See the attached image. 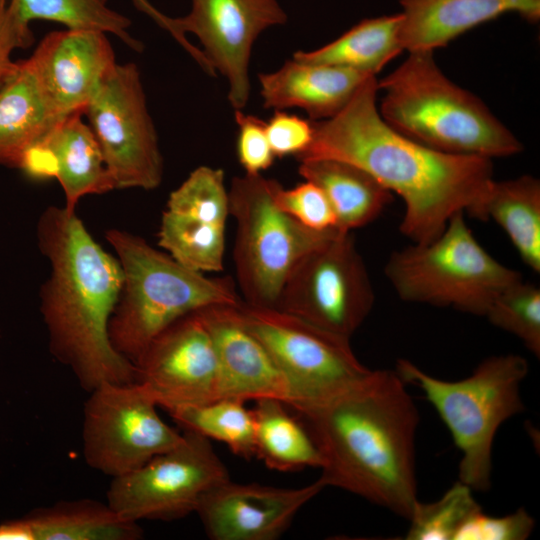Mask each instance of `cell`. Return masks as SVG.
Wrapping results in <instances>:
<instances>
[{
    "label": "cell",
    "instance_id": "d6a6232c",
    "mask_svg": "<svg viewBox=\"0 0 540 540\" xmlns=\"http://www.w3.org/2000/svg\"><path fill=\"white\" fill-rule=\"evenodd\" d=\"M167 211L226 226L229 197L224 171L210 166L194 169L171 192Z\"/></svg>",
    "mask_w": 540,
    "mask_h": 540
},
{
    "label": "cell",
    "instance_id": "7a4b0ae2",
    "mask_svg": "<svg viewBox=\"0 0 540 540\" xmlns=\"http://www.w3.org/2000/svg\"><path fill=\"white\" fill-rule=\"evenodd\" d=\"M298 414L321 454L327 486L410 518L419 501V413L396 370H372L342 394Z\"/></svg>",
    "mask_w": 540,
    "mask_h": 540
},
{
    "label": "cell",
    "instance_id": "ffe728a7",
    "mask_svg": "<svg viewBox=\"0 0 540 540\" xmlns=\"http://www.w3.org/2000/svg\"><path fill=\"white\" fill-rule=\"evenodd\" d=\"M369 76L345 67L292 58L276 71L260 73L258 79L265 109L300 108L311 121H321L339 113Z\"/></svg>",
    "mask_w": 540,
    "mask_h": 540
},
{
    "label": "cell",
    "instance_id": "7c38bea8",
    "mask_svg": "<svg viewBox=\"0 0 540 540\" xmlns=\"http://www.w3.org/2000/svg\"><path fill=\"white\" fill-rule=\"evenodd\" d=\"M115 189L157 188L163 157L138 67L110 70L84 110Z\"/></svg>",
    "mask_w": 540,
    "mask_h": 540
},
{
    "label": "cell",
    "instance_id": "e575fe53",
    "mask_svg": "<svg viewBox=\"0 0 540 540\" xmlns=\"http://www.w3.org/2000/svg\"><path fill=\"white\" fill-rule=\"evenodd\" d=\"M534 526V518L524 508L500 517L485 514L480 508L463 523L454 540H524Z\"/></svg>",
    "mask_w": 540,
    "mask_h": 540
},
{
    "label": "cell",
    "instance_id": "4316f807",
    "mask_svg": "<svg viewBox=\"0 0 540 540\" xmlns=\"http://www.w3.org/2000/svg\"><path fill=\"white\" fill-rule=\"evenodd\" d=\"M286 406L273 398L255 401L254 456L268 468L282 472L321 468L322 457L311 434Z\"/></svg>",
    "mask_w": 540,
    "mask_h": 540
},
{
    "label": "cell",
    "instance_id": "484cf974",
    "mask_svg": "<svg viewBox=\"0 0 540 540\" xmlns=\"http://www.w3.org/2000/svg\"><path fill=\"white\" fill-rule=\"evenodd\" d=\"M402 14L364 19L334 41L312 51H296L292 58L345 67L375 75L403 50Z\"/></svg>",
    "mask_w": 540,
    "mask_h": 540
},
{
    "label": "cell",
    "instance_id": "ac0fdd59",
    "mask_svg": "<svg viewBox=\"0 0 540 540\" xmlns=\"http://www.w3.org/2000/svg\"><path fill=\"white\" fill-rule=\"evenodd\" d=\"M239 304L198 310L218 359L219 398L243 402L273 398L290 406L288 383L266 347L243 323Z\"/></svg>",
    "mask_w": 540,
    "mask_h": 540
},
{
    "label": "cell",
    "instance_id": "603a6c76",
    "mask_svg": "<svg viewBox=\"0 0 540 540\" xmlns=\"http://www.w3.org/2000/svg\"><path fill=\"white\" fill-rule=\"evenodd\" d=\"M299 174L327 196L336 229L351 232L373 222L392 201V192L365 170L335 159L300 161Z\"/></svg>",
    "mask_w": 540,
    "mask_h": 540
},
{
    "label": "cell",
    "instance_id": "7402d4cb",
    "mask_svg": "<svg viewBox=\"0 0 540 540\" xmlns=\"http://www.w3.org/2000/svg\"><path fill=\"white\" fill-rule=\"evenodd\" d=\"M62 117L29 61H16L0 84V164L21 168Z\"/></svg>",
    "mask_w": 540,
    "mask_h": 540
},
{
    "label": "cell",
    "instance_id": "836d02e7",
    "mask_svg": "<svg viewBox=\"0 0 540 540\" xmlns=\"http://www.w3.org/2000/svg\"><path fill=\"white\" fill-rule=\"evenodd\" d=\"M273 200L281 211L309 229H336L337 218L327 196L310 181L305 180L291 189H284L276 181Z\"/></svg>",
    "mask_w": 540,
    "mask_h": 540
},
{
    "label": "cell",
    "instance_id": "8fae6325",
    "mask_svg": "<svg viewBox=\"0 0 540 540\" xmlns=\"http://www.w3.org/2000/svg\"><path fill=\"white\" fill-rule=\"evenodd\" d=\"M138 382H103L84 405L82 447L86 463L112 478L129 473L183 440Z\"/></svg>",
    "mask_w": 540,
    "mask_h": 540
},
{
    "label": "cell",
    "instance_id": "cb8c5ba5",
    "mask_svg": "<svg viewBox=\"0 0 540 540\" xmlns=\"http://www.w3.org/2000/svg\"><path fill=\"white\" fill-rule=\"evenodd\" d=\"M478 219L494 220L507 234L523 263L540 272V181L531 175L493 180Z\"/></svg>",
    "mask_w": 540,
    "mask_h": 540
},
{
    "label": "cell",
    "instance_id": "4fadbf2b",
    "mask_svg": "<svg viewBox=\"0 0 540 540\" xmlns=\"http://www.w3.org/2000/svg\"><path fill=\"white\" fill-rule=\"evenodd\" d=\"M287 19L278 0H191L187 15L172 18L173 38L208 75L225 77L229 103L242 110L250 97L253 45Z\"/></svg>",
    "mask_w": 540,
    "mask_h": 540
},
{
    "label": "cell",
    "instance_id": "9c48e42d",
    "mask_svg": "<svg viewBox=\"0 0 540 540\" xmlns=\"http://www.w3.org/2000/svg\"><path fill=\"white\" fill-rule=\"evenodd\" d=\"M238 309L285 377L297 412L342 394L372 371L358 360L348 337L276 308L241 301Z\"/></svg>",
    "mask_w": 540,
    "mask_h": 540
},
{
    "label": "cell",
    "instance_id": "f35d334b",
    "mask_svg": "<svg viewBox=\"0 0 540 540\" xmlns=\"http://www.w3.org/2000/svg\"><path fill=\"white\" fill-rule=\"evenodd\" d=\"M0 540H35L32 527L26 518L0 525Z\"/></svg>",
    "mask_w": 540,
    "mask_h": 540
},
{
    "label": "cell",
    "instance_id": "d590c367",
    "mask_svg": "<svg viewBox=\"0 0 540 540\" xmlns=\"http://www.w3.org/2000/svg\"><path fill=\"white\" fill-rule=\"evenodd\" d=\"M235 121L238 127V161L246 174H261L273 165L276 158L268 140L266 122L242 110H235Z\"/></svg>",
    "mask_w": 540,
    "mask_h": 540
},
{
    "label": "cell",
    "instance_id": "30bf717a",
    "mask_svg": "<svg viewBox=\"0 0 540 540\" xmlns=\"http://www.w3.org/2000/svg\"><path fill=\"white\" fill-rule=\"evenodd\" d=\"M374 301L354 237L336 230L297 262L275 308L350 338L370 314Z\"/></svg>",
    "mask_w": 540,
    "mask_h": 540
},
{
    "label": "cell",
    "instance_id": "ab89813d",
    "mask_svg": "<svg viewBox=\"0 0 540 540\" xmlns=\"http://www.w3.org/2000/svg\"><path fill=\"white\" fill-rule=\"evenodd\" d=\"M135 7L151 17L160 27L173 34L172 18L158 11L149 0H132Z\"/></svg>",
    "mask_w": 540,
    "mask_h": 540
},
{
    "label": "cell",
    "instance_id": "5bb4252c",
    "mask_svg": "<svg viewBox=\"0 0 540 540\" xmlns=\"http://www.w3.org/2000/svg\"><path fill=\"white\" fill-rule=\"evenodd\" d=\"M208 438L183 431L176 447L142 466L114 477L107 503L121 517L170 521L195 512L205 493L229 480Z\"/></svg>",
    "mask_w": 540,
    "mask_h": 540
},
{
    "label": "cell",
    "instance_id": "d4e9b609",
    "mask_svg": "<svg viewBox=\"0 0 540 540\" xmlns=\"http://www.w3.org/2000/svg\"><path fill=\"white\" fill-rule=\"evenodd\" d=\"M35 540H138L143 531L108 503L93 499L60 501L25 517Z\"/></svg>",
    "mask_w": 540,
    "mask_h": 540
},
{
    "label": "cell",
    "instance_id": "d6986e66",
    "mask_svg": "<svg viewBox=\"0 0 540 540\" xmlns=\"http://www.w3.org/2000/svg\"><path fill=\"white\" fill-rule=\"evenodd\" d=\"M82 112L60 120L26 156L21 169L34 176H54L65 194V208L76 211L80 198L115 189L100 146Z\"/></svg>",
    "mask_w": 540,
    "mask_h": 540
},
{
    "label": "cell",
    "instance_id": "8992f818",
    "mask_svg": "<svg viewBox=\"0 0 540 540\" xmlns=\"http://www.w3.org/2000/svg\"><path fill=\"white\" fill-rule=\"evenodd\" d=\"M395 370L406 384L423 391L449 429L461 452L459 480L472 490H488L495 435L524 410L520 388L528 374L527 360L516 354L488 357L457 381L431 376L406 359H399Z\"/></svg>",
    "mask_w": 540,
    "mask_h": 540
},
{
    "label": "cell",
    "instance_id": "4dcf8cb0",
    "mask_svg": "<svg viewBox=\"0 0 540 540\" xmlns=\"http://www.w3.org/2000/svg\"><path fill=\"white\" fill-rule=\"evenodd\" d=\"M472 489L458 480L440 499L431 503L418 501L408 519L407 540H454L457 531L481 508Z\"/></svg>",
    "mask_w": 540,
    "mask_h": 540
},
{
    "label": "cell",
    "instance_id": "2e32d148",
    "mask_svg": "<svg viewBox=\"0 0 540 540\" xmlns=\"http://www.w3.org/2000/svg\"><path fill=\"white\" fill-rule=\"evenodd\" d=\"M326 487L321 477L298 488L238 484L229 479L205 493L195 512L212 540H274Z\"/></svg>",
    "mask_w": 540,
    "mask_h": 540
},
{
    "label": "cell",
    "instance_id": "83f0119b",
    "mask_svg": "<svg viewBox=\"0 0 540 540\" xmlns=\"http://www.w3.org/2000/svg\"><path fill=\"white\" fill-rule=\"evenodd\" d=\"M9 7L26 27L34 20L53 21L67 29L112 34L137 52L143 49V44L129 33L130 19L111 9L108 0H9Z\"/></svg>",
    "mask_w": 540,
    "mask_h": 540
},
{
    "label": "cell",
    "instance_id": "277c9868",
    "mask_svg": "<svg viewBox=\"0 0 540 540\" xmlns=\"http://www.w3.org/2000/svg\"><path fill=\"white\" fill-rule=\"evenodd\" d=\"M434 51L409 52L378 82L385 94L379 113L401 134L432 149L486 158L522 151L521 142L473 93L449 80Z\"/></svg>",
    "mask_w": 540,
    "mask_h": 540
},
{
    "label": "cell",
    "instance_id": "6da1fadb",
    "mask_svg": "<svg viewBox=\"0 0 540 540\" xmlns=\"http://www.w3.org/2000/svg\"><path fill=\"white\" fill-rule=\"evenodd\" d=\"M376 76H369L335 116L312 121L313 139L299 161L335 159L373 176L405 204L400 231L425 244L457 212L478 216L493 179L490 158L441 152L392 128L376 105Z\"/></svg>",
    "mask_w": 540,
    "mask_h": 540
},
{
    "label": "cell",
    "instance_id": "3957f363",
    "mask_svg": "<svg viewBox=\"0 0 540 540\" xmlns=\"http://www.w3.org/2000/svg\"><path fill=\"white\" fill-rule=\"evenodd\" d=\"M37 235L51 266L41 292L51 353L89 392L103 382H135L134 364L109 337L124 282L119 260L94 240L76 211L65 207H48Z\"/></svg>",
    "mask_w": 540,
    "mask_h": 540
},
{
    "label": "cell",
    "instance_id": "ba28073f",
    "mask_svg": "<svg viewBox=\"0 0 540 540\" xmlns=\"http://www.w3.org/2000/svg\"><path fill=\"white\" fill-rule=\"evenodd\" d=\"M275 183L245 173L234 177L228 190L237 281L245 303L257 307L275 308L297 262L337 230L309 229L281 211L273 200Z\"/></svg>",
    "mask_w": 540,
    "mask_h": 540
},
{
    "label": "cell",
    "instance_id": "8d00e7d4",
    "mask_svg": "<svg viewBox=\"0 0 540 540\" xmlns=\"http://www.w3.org/2000/svg\"><path fill=\"white\" fill-rule=\"evenodd\" d=\"M266 132L275 157H298L312 142L313 123L284 110H275L266 122Z\"/></svg>",
    "mask_w": 540,
    "mask_h": 540
},
{
    "label": "cell",
    "instance_id": "f546056e",
    "mask_svg": "<svg viewBox=\"0 0 540 540\" xmlns=\"http://www.w3.org/2000/svg\"><path fill=\"white\" fill-rule=\"evenodd\" d=\"M159 245L176 261L198 272L223 270L225 226L165 210Z\"/></svg>",
    "mask_w": 540,
    "mask_h": 540
},
{
    "label": "cell",
    "instance_id": "e0dca14e",
    "mask_svg": "<svg viewBox=\"0 0 540 540\" xmlns=\"http://www.w3.org/2000/svg\"><path fill=\"white\" fill-rule=\"evenodd\" d=\"M106 33L66 29L47 34L28 58L49 101L62 116L82 112L115 66Z\"/></svg>",
    "mask_w": 540,
    "mask_h": 540
},
{
    "label": "cell",
    "instance_id": "74e56055",
    "mask_svg": "<svg viewBox=\"0 0 540 540\" xmlns=\"http://www.w3.org/2000/svg\"><path fill=\"white\" fill-rule=\"evenodd\" d=\"M33 39L30 27L20 24L12 14L9 0H0V84L15 64L12 52L29 47Z\"/></svg>",
    "mask_w": 540,
    "mask_h": 540
},
{
    "label": "cell",
    "instance_id": "9a60e30c",
    "mask_svg": "<svg viewBox=\"0 0 540 540\" xmlns=\"http://www.w3.org/2000/svg\"><path fill=\"white\" fill-rule=\"evenodd\" d=\"M133 364L135 382L166 411L219 398L218 359L199 311L158 334Z\"/></svg>",
    "mask_w": 540,
    "mask_h": 540
},
{
    "label": "cell",
    "instance_id": "52a82bcc",
    "mask_svg": "<svg viewBox=\"0 0 540 540\" xmlns=\"http://www.w3.org/2000/svg\"><path fill=\"white\" fill-rule=\"evenodd\" d=\"M384 273L404 301L478 316L485 315L505 288L522 279L479 244L462 211L452 215L432 241L392 252Z\"/></svg>",
    "mask_w": 540,
    "mask_h": 540
},
{
    "label": "cell",
    "instance_id": "44dd1931",
    "mask_svg": "<svg viewBox=\"0 0 540 540\" xmlns=\"http://www.w3.org/2000/svg\"><path fill=\"white\" fill-rule=\"evenodd\" d=\"M400 40L404 50L434 51L508 12L536 23L540 0H400Z\"/></svg>",
    "mask_w": 540,
    "mask_h": 540
},
{
    "label": "cell",
    "instance_id": "f1b7e54d",
    "mask_svg": "<svg viewBox=\"0 0 540 540\" xmlns=\"http://www.w3.org/2000/svg\"><path fill=\"white\" fill-rule=\"evenodd\" d=\"M237 399L213 401L178 407L168 411L183 429L223 442L235 455L244 459L254 456L255 423L252 410Z\"/></svg>",
    "mask_w": 540,
    "mask_h": 540
},
{
    "label": "cell",
    "instance_id": "5b68a950",
    "mask_svg": "<svg viewBox=\"0 0 540 540\" xmlns=\"http://www.w3.org/2000/svg\"><path fill=\"white\" fill-rule=\"evenodd\" d=\"M106 239L117 253L124 278L109 337L132 363L178 319L208 306L241 302L230 277H206L126 231L108 230Z\"/></svg>",
    "mask_w": 540,
    "mask_h": 540
},
{
    "label": "cell",
    "instance_id": "1f68e13d",
    "mask_svg": "<svg viewBox=\"0 0 540 540\" xmlns=\"http://www.w3.org/2000/svg\"><path fill=\"white\" fill-rule=\"evenodd\" d=\"M491 324L519 338L540 356V289L522 279L509 285L491 302L484 315Z\"/></svg>",
    "mask_w": 540,
    "mask_h": 540
}]
</instances>
